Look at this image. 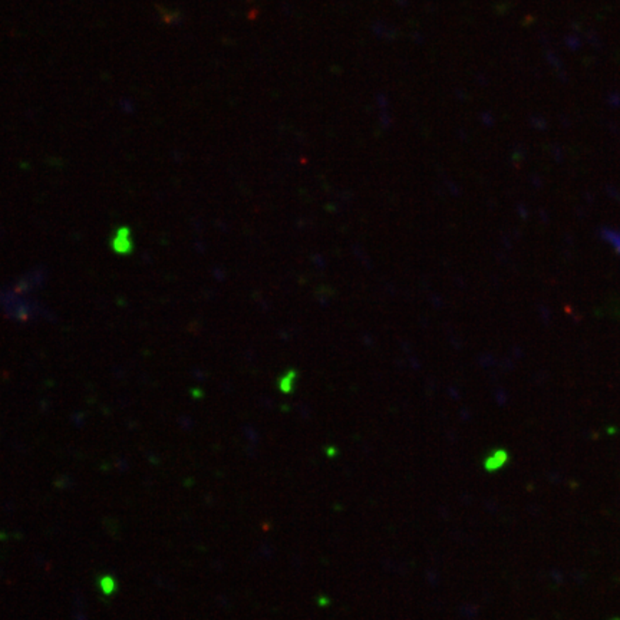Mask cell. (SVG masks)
<instances>
[{"instance_id":"obj_1","label":"cell","mask_w":620,"mask_h":620,"mask_svg":"<svg viewBox=\"0 0 620 620\" xmlns=\"http://www.w3.org/2000/svg\"><path fill=\"white\" fill-rule=\"evenodd\" d=\"M128 230L126 229H121L117 232L112 244H114V250L118 253H128L132 249V243L131 239L128 236Z\"/></svg>"},{"instance_id":"obj_2","label":"cell","mask_w":620,"mask_h":620,"mask_svg":"<svg viewBox=\"0 0 620 620\" xmlns=\"http://www.w3.org/2000/svg\"><path fill=\"white\" fill-rule=\"evenodd\" d=\"M507 463V453L503 450H497L494 451L489 458L485 460V470L487 471H497L500 470L504 464Z\"/></svg>"},{"instance_id":"obj_3","label":"cell","mask_w":620,"mask_h":620,"mask_svg":"<svg viewBox=\"0 0 620 620\" xmlns=\"http://www.w3.org/2000/svg\"><path fill=\"white\" fill-rule=\"evenodd\" d=\"M100 588L104 592V595L109 596L115 592V580L111 578V576H104V578L100 580Z\"/></svg>"},{"instance_id":"obj_4","label":"cell","mask_w":620,"mask_h":620,"mask_svg":"<svg viewBox=\"0 0 620 620\" xmlns=\"http://www.w3.org/2000/svg\"><path fill=\"white\" fill-rule=\"evenodd\" d=\"M294 376H296L294 372H293V371H289V372L280 379L279 388H280L282 392H290V391H292V383H293Z\"/></svg>"}]
</instances>
